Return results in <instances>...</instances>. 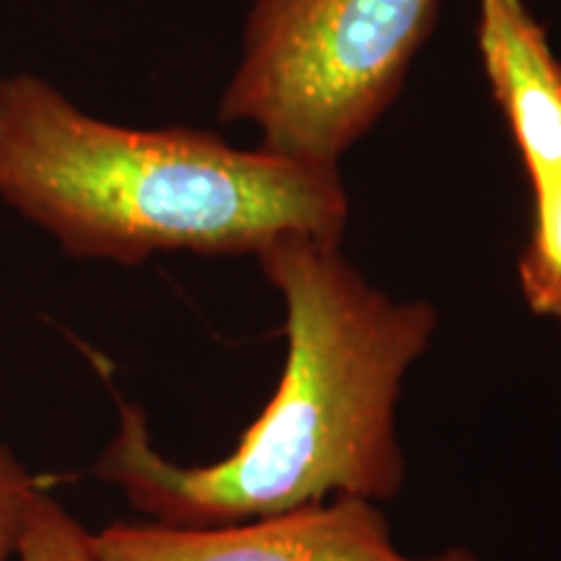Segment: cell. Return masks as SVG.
Returning <instances> with one entry per match:
<instances>
[{"label":"cell","mask_w":561,"mask_h":561,"mask_svg":"<svg viewBox=\"0 0 561 561\" xmlns=\"http://www.w3.org/2000/svg\"><path fill=\"white\" fill-rule=\"evenodd\" d=\"M255 257L286 307L276 390L234 450L210 466L167 460L146 413L123 403L94 473L146 520L210 528L335 496L380 504L403 491L398 403L437 331V310L375 289L341 242L284 237Z\"/></svg>","instance_id":"obj_1"},{"label":"cell","mask_w":561,"mask_h":561,"mask_svg":"<svg viewBox=\"0 0 561 561\" xmlns=\"http://www.w3.org/2000/svg\"><path fill=\"white\" fill-rule=\"evenodd\" d=\"M91 549L94 561H481L468 549L405 557L392 543L380 504L359 496L210 528L112 523L91 533Z\"/></svg>","instance_id":"obj_4"},{"label":"cell","mask_w":561,"mask_h":561,"mask_svg":"<svg viewBox=\"0 0 561 561\" xmlns=\"http://www.w3.org/2000/svg\"><path fill=\"white\" fill-rule=\"evenodd\" d=\"M13 561H94L91 533L39 489Z\"/></svg>","instance_id":"obj_7"},{"label":"cell","mask_w":561,"mask_h":561,"mask_svg":"<svg viewBox=\"0 0 561 561\" xmlns=\"http://www.w3.org/2000/svg\"><path fill=\"white\" fill-rule=\"evenodd\" d=\"M528 182L533 216L517 280L528 310L561 325V170Z\"/></svg>","instance_id":"obj_6"},{"label":"cell","mask_w":561,"mask_h":561,"mask_svg":"<svg viewBox=\"0 0 561 561\" xmlns=\"http://www.w3.org/2000/svg\"><path fill=\"white\" fill-rule=\"evenodd\" d=\"M37 491L34 476L9 447L0 445V561H13Z\"/></svg>","instance_id":"obj_8"},{"label":"cell","mask_w":561,"mask_h":561,"mask_svg":"<svg viewBox=\"0 0 561 561\" xmlns=\"http://www.w3.org/2000/svg\"><path fill=\"white\" fill-rule=\"evenodd\" d=\"M479 50L528 180L561 170V60L525 0H479Z\"/></svg>","instance_id":"obj_5"},{"label":"cell","mask_w":561,"mask_h":561,"mask_svg":"<svg viewBox=\"0 0 561 561\" xmlns=\"http://www.w3.org/2000/svg\"><path fill=\"white\" fill-rule=\"evenodd\" d=\"M0 198L68 255L128 268L157 252L341 242L348 224L339 167L242 151L208 130L125 128L30 73L0 79Z\"/></svg>","instance_id":"obj_2"},{"label":"cell","mask_w":561,"mask_h":561,"mask_svg":"<svg viewBox=\"0 0 561 561\" xmlns=\"http://www.w3.org/2000/svg\"><path fill=\"white\" fill-rule=\"evenodd\" d=\"M439 0H255L221 123H250L261 149L318 167L367 136L401 94Z\"/></svg>","instance_id":"obj_3"}]
</instances>
